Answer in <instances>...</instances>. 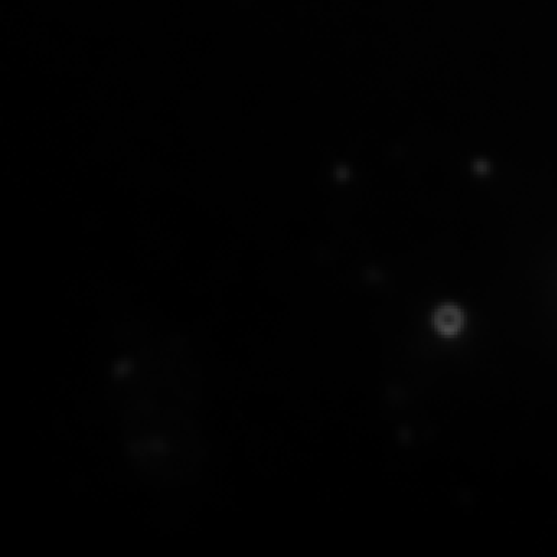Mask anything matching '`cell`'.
<instances>
[{
    "label": "cell",
    "instance_id": "cell-1",
    "mask_svg": "<svg viewBox=\"0 0 557 557\" xmlns=\"http://www.w3.org/2000/svg\"><path fill=\"white\" fill-rule=\"evenodd\" d=\"M459 322L461 318L456 309L445 308L436 315V324L443 332H455L459 327Z\"/></svg>",
    "mask_w": 557,
    "mask_h": 557
}]
</instances>
